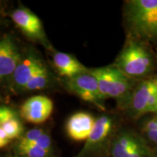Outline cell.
Segmentation results:
<instances>
[{"mask_svg":"<svg viewBox=\"0 0 157 157\" xmlns=\"http://www.w3.org/2000/svg\"><path fill=\"white\" fill-rule=\"evenodd\" d=\"M89 70L97 79L100 92L104 100L113 98L121 105H128L133 91L129 77L114 66Z\"/></svg>","mask_w":157,"mask_h":157,"instance_id":"cell-1","label":"cell"},{"mask_svg":"<svg viewBox=\"0 0 157 157\" xmlns=\"http://www.w3.org/2000/svg\"><path fill=\"white\" fill-rule=\"evenodd\" d=\"M127 16L135 34L148 40H157V0L128 2Z\"/></svg>","mask_w":157,"mask_h":157,"instance_id":"cell-2","label":"cell"},{"mask_svg":"<svg viewBox=\"0 0 157 157\" xmlns=\"http://www.w3.org/2000/svg\"><path fill=\"white\" fill-rule=\"evenodd\" d=\"M151 56L142 44L131 40L117 57L114 66L129 78L143 77L153 69Z\"/></svg>","mask_w":157,"mask_h":157,"instance_id":"cell-3","label":"cell"},{"mask_svg":"<svg viewBox=\"0 0 157 157\" xmlns=\"http://www.w3.org/2000/svg\"><path fill=\"white\" fill-rule=\"evenodd\" d=\"M68 87L83 101L93 103L98 109L105 110L103 104L104 99L100 92L98 81L89 69L74 77L68 78Z\"/></svg>","mask_w":157,"mask_h":157,"instance_id":"cell-4","label":"cell"},{"mask_svg":"<svg viewBox=\"0 0 157 157\" xmlns=\"http://www.w3.org/2000/svg\"><path fill=\"white\" fill-rule=\"evenodd\" d=\"M53 111V103L44 95L29 98L21 107V114L25 121L32 124H42L50 118Z\"/></svg>","mask_w":157,"mask_h":157,"instance_id":"cell-5","label":"cell"},{"mask_svg":"<svg viewBox=\"0 0 157 157\" xmlns=\"http://www.w3.org/2000/svg\"><path fill=\"white\" fill-rule=\"evenodd\" d=\"M13 22L27 36L33 39L44 41V31L38 16L26 8H18L11 15Z\"/></svg>","mask_w":157,"mask_h":157,"instance_id":"cell-6","label":"cell"},{"mask_svg":"<svg viewBox=\"0 0 157 157\" xmlns=\"http://www.w3.org/2000/svg\"><path fill=\"white\" fill-rule=\"evenodd\" d=\"M21 55L10 36L0 40V78L13 76L21 62Z\"/></svg>","mask_w":157,"mask_h":157,"instance_id":"cell-7","label":"cell"},{"mask_svg":"<svg viewBox=\"0 0 157 157\" xmlns=\"http://www.w3.org/2000/svg\"><path fill=\"white\" fill-rule=\"evenodd\" d=\"M157 88V79L144 80L133 90L128 107L135 117L146 113V108L149 98Z\"/></svg>","mask_w":157,"mask_h":157,"instance_id":"cell-8","label":"cell"},{"mask_svg":"<svg viewBox=\"0 0 157 157\" xmlns=\"http://www.w3.org/2000/svg\"><path fill=\"white\" fill-rule=\"evenodd\" d=\"M95 120L89 113H74L66 123V131L68 136L76 141L87 140L92 132Z\"/></svg>","mask_w":157,"mask_h":157,"instance_id":"cell-9","label":"cell"},{"mask_svg":"<svg viewBox=\"0 0 157 157\" xmlns=\"http://www.w3.org/2000/svg\"><path fill=\"white\" fill-rule=\"evenodd\" d=\"M53 63L58 73L71 78L88 71L75 57L65 52H58L53 56Z\"/></svg>","mask_w":157,"mask_h":157,"instance_id":"cell-10","label":"cell"},{"mask_svg":"<svg viewBox=\"0 0 157 157\" xmlns=\"http://www.w3.org/2000/svg\"><path fill=\"white\" fill-rule=\"evenodd\" d=\"M43 63L35 56H31L21 60L13 74V82L17 88L23 90L25 84Z\"/></svg>","mask_w":157,"mask_h":157,"instance_id":"cell-11","label":"cell"},{"mask_svg":"<svg viewBox=\"0 0 157 157\" xmlns=\"http://www.w3.org/2000/svg\"><path fill=\"white\" fill-rule=\"evenodd\" d=\"M112 126L113 121L111 117L102 116L98 118L89 137L86 140V144L84 145L81 154H85L99 143L103 142L111 132Z\"/></svg>","mask_w":157,"mask_h":157,"instance_id":"cell-12","label":"cell"},{"mask_svg":"<svg viewBox=\"0 0 157 157\" xmlns=\"http://www.w3.org/2000/svg\"><path fill=\"white\" fill-rule=\"evenodd\" d=\"M137 138L129 133L121 134L116 139L112 146L113 157H128L131 148Z\"/></svg>","mask_w":157,"mask_h":157,"instance_id":"cell-13","label":"cell"},{"mask_svg":"<svg viewBox=\"0 0 157 157\" xmlns=\"http://www.w3.org/2000/svg\"><path fill=\"white\" fill-rule=\"evenodd\" d=\"M49 82V74L47 68L43 64L31 79L25 84L23 90L25 91H34V90H40L47 87Z\"/></svg>","mask_w":157,"mask_h":157,"instance_id":"cell-14","label":"cell"},{"mask_svg":"<svg viewBox=\"0 0 157 157\" xmlns=\"http://www.w3.org/2000/svg\"><path fill=\"white\" fill-rule=\"evenodd\" d=\"M5 131L10 140L20 137L23 131V125L17 118H13L0 126Z\"/></svg>","mask_w":157,"mask_h":157,"instance_id":"cell-15","label":"cell"},{"mask_svg":"<svg viewBox=\"0 0 157 157\" xmlns=\"http://www.w3.org/2000/svg\"><path fill=\"white\" fill-rule=\"evenodd\" d=\"M18 150L21 154L26 157H46L50 152L35 145L18 146Z\"/></svg>","mask_w":157,"mask_h":157,"instance_id":"cell-16","label":"cell"},{"mask_svg":"<svg viewBox=\"0 0 157 157\" xmlns=\"http://www.w3.org/2000/svg\"><path fill=\"white\" fill-rule=\"evenodd\" d=\"M44 132L42 129L36 128L29 130L21 137L18 146H26L36 141L39 137L42 136Z\"/></svg>","mask_w":157,"mask_h":157,"instance_id":"cell-17","label":"cell"},{"mask_svg":"<svg viewBox=\"0 0 157 157\" xmlns=\"http://www.w3.org/2000/svg\"><path fill=\"white\" fill-rule=\"evenodd\" d=\"M146 154V148L140 140L137 139L131 148L128 157H144Z\"/></svg>","mask_w":157,"mask_h":157,"instance_id":"cell-18","label":"cell"},{"mask_svg":"<svg viewBox=\"0 0 157 157\" xmlns=\"http://www.w3.org/2000/svg\"><path fill=\"white\" fill-rule=\"evenodd\" d=\"M29 145H35V146H37L40 147V148L44 149V150L50 151L51 148V145H52V141H51L50 137L48 134H46V133H44L36 141H34V143Z\"/></svg>","mask_w":157,"mask_h":157,"instance_id":"cell-19","label":"cell"},{"mask_svg":"<svg viewBox=\"0 0 157 157\" xmlns=\"http://www.w3.org/2000/svg\"><path fill=\"white\" fill-rule=\"evenodd\" d=\"M14 117L15 113L13 110L7 106H0V126Z\"/></svg>","mask_w":157,"mask_h":157,"instance_id":"cell-20","label":"cell"},{"mask_svg":"<svg viewBox=\"0 0 157 157\" xmlns=\"http://www.w3.org/2000/svg\"><path fill=\"white\" fill-rule=\"evenodd\" d=\"M157 130V122L155 121L154 117L146 121L143 125V131L145 132H150V131Z\"/></svg>","mask_w":157,"mask_h":157,"instance_id":"cell-21","label":"cell"},{"mask_svg":"<svg viewBox=\"0 0 157 157\" xmlns=\"http://www.w3.org/2000/svg\"><path fill=\"white\" fill-rule=\"evenodd\" d=\"M9 141L10 139L7 137V135H6L3 129L0 127V148H4V147L7 146L9 143Z\"/></svg>","mask_w":157,"mask_h":157,"instance_id":"cell-22","label":"cell"},{"mask_svg":"<svg viewBox=\"0 0 157 157\" xmlns=\"http://www.w3.org/2000/svg\"><path fill=\"white\" fill-rule=\"evenodd\" d=\"M146 134L151 140L157 144V130L150 131V132H146Z\"/></svg>","mask_w":157,"mask_h":157,"instance_id":"cell-23","label":"cell"},{"mask_svg":"<svg viewBox=\"0 0 157 157\" xmlns=\"http://www.w3.org/2000/svg\"><path fill=\"white\" fill-rule=\"evenodd\" d=\"M154 119H155V121H156V122H157V116H156V117H154Z\"/></svg>","mask_w":157,"mask_h":157,"instance_id":"cell-24","label":"cell"},{"mask_svg":"<svg viewBox=\"0 0 157 157\" xmlns=\"http://www.w3.org/2000/svg\"><path fill=\"white\" fill-rule=\"evenodd\" d=\"M155 113H157V106H156V110H155V112H154Z\"/></svg>","mask_w":157,"mask_h":157,"instance_id":"cell-25","label":"cell"}]
</instances>
